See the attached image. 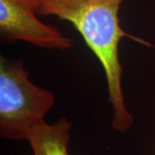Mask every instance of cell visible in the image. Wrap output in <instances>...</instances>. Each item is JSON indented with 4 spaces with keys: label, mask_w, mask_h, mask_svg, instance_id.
I'll list each match as a JSON object with an SVG mask.
<instances>
[{
    "label": "cell",
    "mask_w": 155,
    "mask_h": 155,
    "mask_svg": "<svg viewBox=\"0 0 155 155\" xmlns=\"http://www.w3.org/2000/svg\"><path fill=\"white\" fill-rule=\"evenodd\" d=\"M22 61L0 58V136L26 140L55 104L54 93L29 79Z\"/></svg>",
    "instance_id": "7a4b0ae2"
},
{
    "label": "cell",
    "mask_w": 155,
    "mask_h": 155,
    "mask_svg": "<svg viewBox=\"0 0 155 155\" xmlns=\"http://www.w3.org/2000/svg\"><path fill=\"white\" fill-rule=\"evenodd\" d=\"M125 0H35L38 16H54L69 22L81 35L104 70L112 127L125 133L134 123L122 91V69L119 45L123 37L135 38L121 27L119 11Z\"/></svg>",
    "instance_id": "6da1fadb"
},
{
    "label": "cell",
    "mask_w": 155,
    "mask_h": 155,
    "mask_svg": "<svg viewBox=\"0 0 155 155\" xmlns=\"http://www.w3.org/2000/svg\"><path fill=\"white\" fill-rule=\"evenodd\" d=\"M72 127V122L65 117L53 124L42 122L29 131L26 140L34 155H69Z\"/></svg>",
    "instance_id": "277c9868"
},
{
    "label": "cell",
    "mask_w": 155,
    "mask_h": 155,
    "mask_svg": "<svg viewBox=\"0 0 155 155\" xmlns=\"http://www.w3.org/2000/svg\"><path fill=\"white\" fill-rule=\"evenodd\" d=\"M0 34L7 42L22 41L47 49L72 46L71 39L39 19L35 0H0Z\"/></svg>",
    "instance_id": "3957f363"
}]
</instances>
